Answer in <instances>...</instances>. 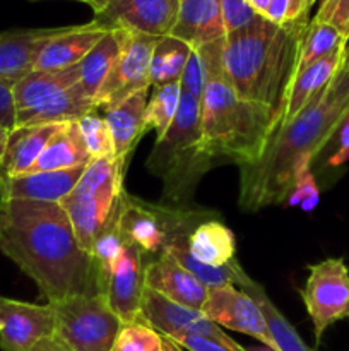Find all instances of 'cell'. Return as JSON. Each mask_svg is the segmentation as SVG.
I'll return each instance as SVG.
<instances>
[{"mask_svg":"<svg viewBox=\"0 0 349 351\" xmlns=\"http://www.w3.org/2000/svg\"><path fill=\"white\" fill-rule=\"evenodd\" d=\"M60 127L62 123L14 127L0 165V178H14L27 173Z\"/></svg>","mask_w":349,"mask_h":351,"instance_id":"22","label":"cell"},{"mask_svg":"<svg viewBox=\"0 0 349 351\" xmlns=\"http://www.w3.org/2000/svg\"><path fill=\"white\" fill-rule=\"evenodd\" d=\"M94 99L89 98L82 86L74 84L60 95L53 96L38 108L29 110L16 117V127L23 125H44V123H67L75 122L81 117L94 112Z\"/></svg>","mask_w":349,"mask_h":351,"instance_id":"25","label":"cell"},{"mask_svg":"<svg viewBox=\"0 0 349 351\" xmlns=\"http://www.w3.org/2000/svg\"><path fill=\"white\" fill-rule=\"evenodd\" d=\"M142 319L149 328L168 338L192 335L214 339L231 348L242 346L235 339L229 338V335H226L216 322L205 317L202 311L174 304L147 287L144 288L142 293Z\"/></svg>","mask_w":349,"mask_h":351,"instance_id":"10","label":"cell"},{"mask_svg":"<svg viewBox=\"0 0 349 351\" xmlns=\"http://www.w3.org/2000/svg\"><path fill=\"white\" fill-rule=\"evenodd\" d=\"M14 82L0 79V123L12 130L16 127V105H14Z\"/></svg>","mask_w":349,"mask_h":351,"instance_id":"37","label":"cell"},{"mask_svg":"<svg viewBox=\"0 0 349 351\" xmlns=\"http://www.w3.org/2000/svg\"><path fill=\"white\" fill-rule=\"evenodd\" d=\"M349 112V71L342 65L331 84L294 119L281 122L255 163L240 167V208L257 213L286 204L305 165L339 132Z\"/></svg>","mask_w":349,"mask_h":351,"instance_id":"2","label":"cell"},{"mask_svg":"<svg viewBox=\"0 0 349 351\" xmlns=\"http://www.w3.org/2000/svg\"><path fill=\"white\" fill-rule=\"evenodd\" d=\"M287 10H289V0H272L263 17L276 24H283L287 21Z\"/></svg>","mask_w":349,"mask_h":351,"instance_id":"40","label":"cell"},{"mask_svg":"<svg viewBox=\"0 0 349 351\" xmlns=\"http://www.w3.org/2000/svg\"><path fill=\"white\" fill-rule=\"evenodd\" d=\"M112 351H163V336L147 324H123Z\"/></svg>","mask_w":349,"mask_h":351,"instance_id":"33","label":"cell"},{"mask_svg":"<svg viewBox=\"0 0 349 351\" xmlns=\"http://www.w3.org/2000/svg\"><path fill=\"white\" fill-rule=\"evenodd\" d=\"M77 123L91 160H94V158H115L112 132H109L106 119L99 115L98 110L81 117Z\"/></svg>","mask_w":349,"mask_h":351,"instance_id":"32","label":"cell"},{"mask_svg":"<svg viewBox=\"0 0 349 351\" xmlns=\"http://www.w3.org/2000/svg\"><path fill=\"white\" fill-rule=\"evenodd\" d=\"M248 2L252 3V7L260 14V16H263L267 10V7L270 5V2H272V0H248Z\"/></svg>","mask_w":349,"mask_h":351,"instance_id":"46","label":"cell"},{"mask_svg":"<svg viewBox=\"0 0 349 351\" xmlns=\"http://www.w3.org/2000/svg\"><path fill=\"white\" fill-rule=\"evenodd\" d=\"M51 335H55V312L51 304H29L0 295L2 351H29Z\"/></svg>","mask_w":349,"mask_h":351,"instance_id":"13","label":"cell"},{"mask_svg":"<svg viewBox=\"0 0 349 351\" xmlns=\"http://www.w3.org/2000/svg\"><path fill=\"white\" fill-rule=\"evenodd\" d=\"M171 339H173L174 343H178L181 348L188 351H248L243 348V346H240V348H231V346H226L222 345V343L214 341V339L202 338V336L181 335V336H174V338Z\"/></svg>","mask_w":349,"mask_h":351,"instance_id":"36","label":"cell"},{"mask_svg":"<svg viewBox=\"0 0 349 351\" xmlns=\"http://www.w3.org/2000/svg\"><path fill=\"white\" fill-rule=\"evenodd\" d=\"M79 77H81L79 65L62 69V71H31L12 88L16 117L38 108L53 96L77 84Z\"/></svg>","mask_w":349,"mask_h":351,"instance_id":"23","label":"cell"},{"mask_svg":"<svg viewBox=\"0 0 349 351\" xmlns=\"http://www.w3.org/2000/svg\"><path fill=\"white\" fill-rule=\"evenodd\" d=\"M300 297L313 324L317 345L332 324L349 319V269L342 259H325L308 266Z\"/></svg>","mask_w":349,"mask_h":351,"instance_id":"7","label":"cell"},{"mask_svg":"<svg viewBox=\"0 0 349 351\" xmlns=\"http://www.w3.org/2000/svg\"><path fill=\"white\" fill-rule=\"evenodd\" d=\"M281 122L269 106L240 98L226 75L209 82L201 98L202 144L218 165L255 163Z\"/></svg>","mask_w":349,"mask_h":351,"instance_id":"4","label":"cell"},{"mask_svg":"<svg viewBox=\"0 0 349 351\" xmlns=\"http://www.w3.org/2000/svg\"><path fill=\"white\" fill-rule=\"evenodd\" d=\"M202 314L216 322L219 328H228L231 331L248 335L269 350L277 351V345L270 335L262 308L250 295L238 290L235 285L209 288Z\"/></svg>","mask_w":349,"mask_h":351,"instance_id":"9","label":"cell"},{"mask_svg":"<svg viewBox=\"0 0 349 351\" xmlns=\"http://www.w3.org/2000/svg\"><path fill=\"white\" fill-rule=\"evenodd\" d=\"M144 257L146 254L139 247L125 242L105 280L103 295L123 324H146L142 319V293L146 288Z\"/></svg>","mask_w":349,"mask_h":351,"instance_id":"11","label":"cell"},{"mask_svg":"<svg viewBox=\"0 0 349 351\" xmlns=\"http://www.w3.org/2000/svg\"><path fill=\"white\" fill-rule=\"evenodd\" d=\"M328 23L337 27L346 40H349V0H335Z\"/></svg>","mask_w":349,"mask_h":351,"instance_id":"38","label":"cell"},{"mask_svg":"<svg viewBox=\"0 0 349 351\" xmlns=\"http://www.w3.org/2000/svg\"><path fill=\"white\" fill-rule=\"evenodd\" d=\"M190 53V45L171 34L157 38L151 58V84L161 86L168 82H180Z\"/></svg>","mask_w":349,"mask_h":351,"instance_id":"29","label":"cell"},{"mask_svg":"<svg viewBox=\"0 0 349 351\" xmlns=\"http://www.w3.org/2000/svg\"><path fill=\"white\" fill-rule=\"evenodd\" d=\"M144 281L147 288L183 307L202 311L207 300L209 287L185 269L170 254H159L146 264Z\"/></svg>","mask_w":349,"mask_h":351,"instance_id":"14","label":"cell"},{"mask_svg":"<svg viewBox=\"0 0 349 351\" xmlns=\"http://www.w3.org/2000/svg\"><path fill=\"white\" fill-rule=\"evenodd\" d=\"M224 40L226 38H221V40L209 41V43L192 48V53L180 79L181 89L201 99L205 86L224 75V65H222Z\"/></svg>","mask_w":349,"mask_h":351,"instance_id":"28","label":"cell"},{"mask_svg":"<svg viewBox=\"0 0 349 351\" xmlns=\"http://www.w3.org/2000/svg\"><path fill=\"white\" fill-rule=\"evenodd\" d=\"M344 67L349 71V40L346 43V51H344Z\"/></svg>","mask_w":349,"mask_h":351,"instance_id":"48","label":"cell"},{"mask_svg":"<svg viewBox=\"0 0 349 351\" xmlns=\"http://www.w3.org/2000/svg\"><path fill=\"white\" fill-rule=\"evenodd\" d=\"M310 9V0H289L287 21H310L308 19Z\"/></svg>","mask_w":349,"mask_h":351,"instance_id":"41","label":"cell"},{"mask_svg":"<svg viewBox=\"0 0 349 351\" xmlns=\"http://www.w3.org/2000/svg\"><path fill=\"white\" fill-rule=\"evenodd\" d=\"M120 195H103V194H82V192L72 191L64 201L60 202L62 208L67 213L72 223L75 237L79 243L91 254L92 245L99 233L108 226V223L118 213Z\"/></svg>","mask_w":349,"mask_h":351,"instance_id":"16","label":"cell"},{"mask_svg":"<svg viewBox=\"0 0 349 351\" xmlns=\"http://www.w3.org/2000/svg\"><path fill=\"white\" fill-rule=\"evenodd\" d=\"M221 14L226 34L243 29L260 17L248 0H221Z\"/></svg>","mask_w":349,"mask_h":351,"instance_id":"35","label":"cell"},{"mask_svg":"<svg viewBox=\"0 0 349 351\" xmlns=\"http://www.w3.org/2000/svg\"><path fill=\"white\" fill-rule=\"evenodd\" d=\"M65 27H40V29H12L0 33V79L16 84L29 74L44 45Z\"/></svg>","mask_w":349,"mask_h":351,"instance_id":"17","label":"cell"},{"mask_svg":"<svg viewBox=\"0 0 349 351\" xmlns=\"http://www.w3.org/2000/svg\"><path fill=\"white\" fill-rule=\"evenodd\" d=\"M180 99V82L154 86L146 106V129H153L156 132V137L164 136L177 117Z\"/></svg>","mask_w":349,"mask_h":351,"instance_id":"30","label":"cell"},{"mask_svg":"<svg viewBox=\"0 0 349 351\" xmlns=\"http://www.w3.org/2000/svg\"><path fill=\"white\" fill-rule=\"evenodd\" d=\"M317 2H318V0H310V7H313Z\"/></svg>","mask_w":349,"mask_h":351,"instance_id":"51","label":"cell"},{"mask_svg":"<svg viewBox=\"0 0 349 351\" xmlns=\"http://www.w3.org/2000/svg\"><path fill=\"white\" fill-rule=\"evenodd\" d=\"M349 125V112H348V115H346V119H344V122H342V125L341 127H348ZM341 130V129H339Z\"/></svg>","mask_w":349,"mask_h":351,"instance_id":"49","label":"cell"},{"mask_svg":"<svg viewBox=\"0 0 349 351\" xmlns=\"http://www.w3.org/2000/svg\"><path fill=\"white\" fill-rule=\"evenodd\" d=\"M0 252L36 283L47 304L103 293L94 257L57 202L0 201Z\"/></svg>","mask_w":349,"mask_h":351,"instance_id":"1","label":"cell"},{"mask_svg":"<svg viewBox=\"0 0 349 351\" xmlns=\"http://www.w3.org/2000/svg\"><path fill=\"white\" fill-rule=\"evenodd\" d=\"M125 36V29H109L79 64V74H81L79 84L89 98L94 99V103L103 81L109 74L122 51Z\"/></svg>","mask_w":349,"mask_h":351,"instance_id":"27","label":"cell"},{"mask_svg":"<svg viewBox=\"0 0 349 351\" xmlns=\"http://www.w3.org/2000/svg\"><path fill=\"white\" fill-rule=\"evenodd\" d=\"M157 38L127 31L122 51L103 81L96 96V108L106 110L151 86V58Z\"/></svg>","mask_w":349,"mask_h":351,"instance_id":"8","label":"cell"},{"mask_svg":"<svg viewBox=\"0 0 349 351\" xmlns=\"http://www.w3.org/2000/svg\"><path fill=\"white\" fill-rule=\"evenodd\" d=\"M178 17V0H113L94 23L105 29H125L161 38L173 31Z\"/></svg>","mask_w":349,"mask_h":351,"instance_id":"12","label":"cell"},{"mask_svg":"<svg viewBox=\"0 0 349 351\" xmlns=\"http://www.w3.org/2000/svg\"><path fill=\"white\" fill-rule=\"evenodd\" d=\"M334 5H335V0H318V10H317V14H315L313 19L315 21H327L328 23Z\"/></svg>","mask_w":349,"mask_h":351,"instance_id":"43","label":"cell"},{"mask_svg":"<svg viewBox=\"0 0 349 351\" xmlns=\"http://www.w3.org/2000/svg\"><path fill=\"white\" fill-rule=\"evenodd\" d=\"M188 252L197 263L205 266H228L236 259L235 235L219 219H205L188 235Z\"/></svg>","mask_w":349,"mask_h":351,"instance_id":"24","label":"cell"},{"mask_svg":"<svg viewBox=\"0 0 349 351\" xmlns=\"http://www.w3.org/2000/svg\"><path fill=\"white\" fill-rule=\"evenodd\" d=\"M171 36L192 48L226 38L221 0H178V17Z\"/></svg>","mask_w":349,"mask_h":351,"instance_id":"19","label":"cell"},{"mask_svg":"<svg viewBox=\"0 0 349 351\" xmlns=\"http://www.w3.org/2000/svg\"><path fill=\"white\" fill-rule=\"evenodd\" d=\"M108 29L94 21L81 26H67L64 33L48 41L34 62L33 71H62L81 64Z\"/></svg>","mask_w":349,"mask_h":351,"instance_id":"18","label":"cell"},{"mask_svg":"<svg viewBox=\"0 0 349 351\" xmlns=\"http://www.w3.org/2000/svg\"><path fill=\"white\" fill-rule=\"evenodd\" d=\"M149 99V89L129 96L123 101L103 110L106 123L109 127L115 147L116 160L127 163L130 153L146 132V106Z\"/></svg>","mask_w":349,"mask_h":351,"instance_id":"20","label":"cell"},{"mask_svg":"<svg viewBox=\"0 0 349 351\" xmlns=\"http://www.w3.org/2000/svg\"><path fill=\"white\" fill-rule=\"evenodd\" d=\"M113 0H86V5H89L92 9V12L94 14H99V12H103V10L106 9V7L109 5V3H112Z\"/></svg>","mask_w":349,"mask_h":351,"instance_id":"45","label":"cell"},{"mask_svg":"<svg viewBox=\"0 0 349 351\" xmlns=\"http://www.w3.org/2000/svg\"><path fill=\"white\" fill-rule=\"evenodd\" d=\"M318 187L315 184L313 173H311V165H305L300 168L294 180L293 191L287 197V206H301L305 211H313L315 206L318 204Z\"/></svg>","mask_w":349,"mask_h":351,"instance_id":"34","label":"cell"},{"mask_svg":"<svg viewBox=\"0 0 349 351\" xmlns=\"http://www.w3.org/2000/svg\"><path fill=\"white\" fill-rule=\"evenodd\" d=\"M89 161H91V156L86 149L84 139H82V134L79 130V123L75 120V122L62 123L60 129L48 141L47 147L27 173L67 170V168L84 167Z\"/></svg>","mask_w":349,"mask_h":351,"instance_id":"26","label":"cell"},{"mask_svg":"<svg viewBox=\"0 0 349 351\" xmlns=\"http://www.w3.org/2000/svg\"><path fill=\"white\" fill-rule=\"evenodd\" d=\"M308 23L276 24L260 16L243 29L226 34L222 65L233 91L240 98L269 106L283 120Z\"/></svg>","mask_w":349,"mask_h":351,"instance_id":"3","label":"cell"},{"mask_svg":"<svg viewBox=\"0 0 349 351\" xmlns=\"http://www.w3.org/2000/svg\"><path fill=\"white\" fill-rule=\"evenodd\" d=\"M146 165L163 182L168 206H192L198 182L218 165L202 144L201 99L192 93L181 89L177 117L166 134L156 137Z\"/></svg>","mask_w":349,"mask_h":351,"instance_id":"5","label":"cell"},{"mask_svg":"<svg viewBox=\"0 0 349 351\" xmlns=\"http://www.w3.org/2000/svg\"><path fill=\"white\" fill-rule=\"evenodd\" d=\"M86 167L53 171H33L14 178H0V201L19 199L34 202L60 204L77 185Z\"/></svg>","mask_w":349,"mask_h":351,"instance_id":"15","label":"cell"},{"mask_svg":"<svg viewBox=\"0 0 349 351\" xmlns=\"http://www.w3.org/2000/svg\"><path fill=\"white\" fill-rule=\"evenodd\" d=\"M9 134H10V130L7 129V127H3L2 123H0V165H2L3 154H5L7 141H9Z\"/></svg>","mask_w":349,"mask_h":351,"instance_id":"44","label":"cell"},{"mask_svg":"<svg viewBox=\"0 0 349 351\" xmlns=\"http://www.w3.org/2000/svg\"><path fill=\"white\" fill-rule=\"evenodd\" d=\"M163 336V335H161ZM163 351H183L178 343H174L171 338H166V336H163Z\"/></svg>","mask_w":349,"mask_h":351,"instance_id":"47","label":"cell"},{"mask_svg":"<svg viewBox=\"0 0 349 351\" xmlns=\"http://www.w3.org/2000/svg\"><path fill=\"white\" fill-rule=\"evenodd\" d=\"M339 136H341V143H339L337 151L328 158V165L331 167H341V165L349 161V125L341 127Z\"/></svg>","mask_w":349,"mask_h":351,"instance_id":"39","label":"cell"},{"mask_svg":"<svg viewBox=\"0 0 349 351\" xmlns=\"http://www.w3.org/2000/svg\"><path fill=\"white\" fill-rule=\"evenodd\" d=\"M27 2H41V0H27ZM74 2H82V3H84L86 0H74Z\"/></svg>","mask_w":349,"mask_h":351,"instance_id":"50","label":"cell"},{"mask_svg":"<svg viewBox=\"0 0 349 351\" xmlns=\"http://www.w3.org/2000/svg\"><path fill=\"white\" fill-rule=\"evenodd\" d=\"M346 43H348V40L339 33L337 27L332 26L327 21L311 19L305 29L303 41H301L298 71L310 65L311 62L332 53L337 48L344 47Z\"/></svg>","mask_w":349,"mask_h":351,"instance_id":"31","label":"cell"},{"mask_svg":"<svg viewBox=\"0 0 349 351\" xmlns=\"http://www.w3.org/2000/svg\"><path fill=\"white\" fill-rule=\"evenodd\" d=\"M29 351H72L67 346V343L64 341L62 338H58L57 335H51L48 338L41 339L40 343L33 346Z\"/></svg>","mask_w":349,"mask_h":351,"instance_id":"42","label":"cell"},{"mask_svg":"<svg viewBox=\"0 0 349 351\" xmlns=\"http://www.w3.org/2000/svg\"><path fill=\"white\" fill-rule=\"evenodd\" d=\"M344 51L346 45L298 71L296 77L291 84L289 95H287L283 122L294 119L301 110L310 105L311 99L317 98L331 84L332 79L344 65Z\"/></svg>","mask_w":349,"mask_h":351,"instance_id":"21","label":"cell"},{"mask_svg":"<svg viewBox=\"0 0 349 351\" xmlns=\"http://www.w3.org/2000/svg\"><path fill=\"white\" fill-rule=\"evenodd\" d=\"M51 307L55 335L72 351H112L123 322L109 308L105 295H79Z\"/></svg>","mask_w":349,"mask_h":351,"instance_id":"6","label":"cell"}]
</instances>
